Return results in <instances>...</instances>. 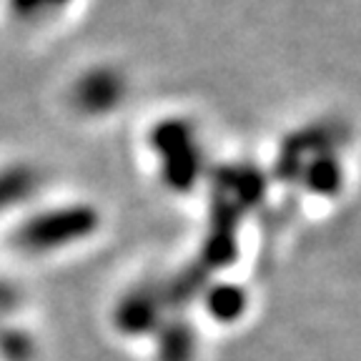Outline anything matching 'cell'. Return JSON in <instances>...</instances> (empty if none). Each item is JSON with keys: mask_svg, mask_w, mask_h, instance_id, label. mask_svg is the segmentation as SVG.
<instances>
[{"mask_svg": "<svg viewBox=\"0 0 361 361\" xmlns=\"http://www.w3.org/2000/svg\"><path fill=\"white\" fill-rule=\"evenodd\" d=\"M151 146L161 158L166 186L178 193L191 191L203 171V153L191 123L180 118L161 121L151 130Z\"/></svg>", "mask_w": 361, "mask_h": 361, "instance_id": "cell-1", "label": "cell"}, {"mask_svg": "<svg viewBox=\"0 0 361 361\" xmlns=\"http://www.w3.org/2000/svg\"><path fill=\"white\" fill-rule=\"evenodd\" d=\"M98 214L93 206H63L28 219L20 228L13 233V246L40 254V251H53V248L68 246V243L85 238L96 231Z\"/></svg>", "mask_w": 361, "mask_h": 361, "instance_id": "cell-2", "label": "cell"}, {"mask_svg": "<svg viewBox=\"0 0 361 361\" xmlns=\"http://www.w3.org/2000/svg\"><path fill=\"white\" fill-rule=\"evenodd\" d=\"M349 138V128L338 121H326V123H314L306 128L296 130L283 141L281 151H279L276 166H274V176L283 183H293L299 180L301 166L309 161L311 156L319 153H334L338 146H344Z\"/></svg>", "mask_w": 361, "mask_h": 361, "instance_id": "cell-3", "label": "cell"}, {"mask_svg": "<svg viewBox=\"0 0 361 361\" xmlns=\"http://www.w3.org/2000/svg\"><path fill=\"white\" fill-rule=\"evenodd\" d=\"M243 209L233 201L231 196L216 191L211 196V228L206 243L201 251V264L209 271L214 269H226L231 266L238 256V243H236V231L241 224Z\"/></svg>", "mask_w": 361, "mask_h": 361, "instance_id": "cell-4", "label": "cell"}, {"mask_svg": "<svg viewBox=\"0 0 361 361\" xmlns=\"http://www.w3.org/2000/svg\"><path fill=\"white\" fill-rule=\"evenodd\" d=\"M164 311L166 304L161 283L148 281L135 286L118 301L113 322H116V329L123 331L126 336H141V334H151L161 326Z\"/></svg>", "mask_w": 361, "mask_h": 361, "instance_id": "cell-5", "label": "cell"}, {"mask_svg": "<svg viewBox=\"0 0 361 361\" xmlns=\"http://www.w3.org/2000/svg\"><path fill=\"white\" fill-rule=\"evenodd\" d=\"M126 83L111 68H93L73 88V103L78 111L88 116L108 113L123 101Z\"/></svg>", "mask_w": 361, "mask_h": 361, "instance_id": "cell-6", "label": "cell"}, {"mask_svg": "<svg viewBox=\"0 0 361 361\" xmlns=\"http://www.w3.org/2000/svg\"><path fill=\"white\" fill-rule=\"evenodd\" d=\"M211 183H214L216 191L231 196L243 209V214L261 206L266 196V176L251 164L219 166L211 173Z\"/></svg>", "mask_w": 361, "mask_h": 361, "instance_id": "cell-7", "label": "cell"}, {"mask_svg": "<svg viewBox=\"0 0 361 361\" xmlns=\"http://www.w3.org/2000/svg\"><path fill=\"white\" fill-rule=\"evenodd\" d=\"M209 276L211 271L201 264V261H193L186 269H180L171 281L161 283V291H164V304L166 309H186L193 301L201 296V291L209 288Z\"/></svg>", "mask_w": 361, "mask_h": 361, "instance_id": "cell-8", "label": "cell"}, {"mask_svg": "<svg viewBox=\"0 0 361 361\" xmlns=\"http://www.w3.org/2000/svg\"><path fill=\"white\" fill-rule=\"evenodd\" d=\"M158 331V361H193L196 334L186 319L161 322Z\"/></svg>", "mask_w": 361, "mask_h": 361, "instance_id": "cell-9", "label": "cell"}, {"mask_svg": "<svg viewBox=\"0 0 361 361\" xmlns=\"http://www.w3.org/2000/svg\"><path fill=\"white\" fill-rule=\"evenodd\" d=\"M341 178H344V171H341V164L336 161L334 153L311 156L301 166V173H299L301 183L311 193H319V196H334L341 188Z\"/></svg>", "mask_w": 361, "mask_h": 361, "instance_id": "cell-10", "label": "cell"}, {"mask_svg": "<svg viewBox=\"0 0 361 361\" xmlns=\"http://www.w3.org/2000/svg\"><path fill=\"white\" fill-rule=\"evenodd\" d=\"M206 309L219 324H233L246 311V291L236 283H216L206 288Z\"/></svg>", "mask_w": 361, "mask_h": 361, "instance_id": "cell-11", "label": "cell"}, {"mask_svg": "<svg viewBox=\"0 0 361 361\" xmlns=\"http://www.w3.org/2000/svg\"><path fill=\"white\" fill-rule=\"evenodd\" d=\"M38 183V173L30 166H11L0 171V214L33 196Z\"/></svg>", "mask_w": 361, "mask_h": 361, "instance_id": "cell-12", "label": "cell"}, {"mask_svg": "<svg viewBox=\"0 0 361 361\" xmlns=\"http://www.w3.org/2000/svg\"><path fill=\"white\" fill-rule=\"evenodd\" d=\"M0 351L8 361H25L33 351L30 338L20 331H6L0 334Z\"/></svg>", "mask_w": 361, "mask_h": 361, "instance_id": "cell-13", "label": "cell"}, {"mask_svg": "<svg viewBox=\"0 0 361 361\" xmlns=\"http://www.w3.org/2000/svg\"><path fill=\"white\" fill-rule=\"evenodd\" d=\"M13 6H16V11L18 13H35L38 8H43L45 6V0H13Z\"/></svg>", "mask_w": 361, "mask_h": 361, "instance_id": "cell-14", "label": "cell"}, {"mask_svg": "<svg viewBox=\"0 0 361 361\" xmlns=\"http://www.w3.org/2000/svg\"><path fill=\"white\" fill-rule=\"evenodd\" d=\"M63 3H68V0H45V6H63Z\"/></svg>", "mask_w": 361, "mask_h": 361, "instance_id": "cell-15", "label": "cell"}]
</instances>
